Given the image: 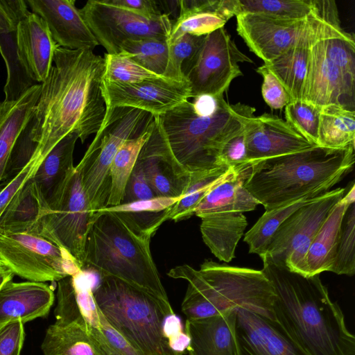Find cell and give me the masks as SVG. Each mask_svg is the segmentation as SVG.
<instances>
[{
    "label": "cell",
    "instance_id": "1",
    "mask_svg": "<svg viewBox=\"0 0 355 355\" xmlns=\"http://www.w3.org/2000/svg\"><path fill=\"white\" fill-rule=\"evenodd\" d=\"M53 62L31 115V137L37 145L33 159L41 160L71 132L84 143L99 130L106 112L104 58L57 46Z\"/></svg>",
    "mask_w": 355,
    "mask_h": 355
},
{
    "label": "cell",
    "instance_id": "2",
    "mask_svg": "<svg viewBox=\"0 0 355 355\" xmlns=\"http://www.w3.org/2000/svg\"><path fill=\"white\" fill-rule=\"evenodd\" d=\"M271 283L276 322L308 355H355V337L320 275L304 276L261 258Z\"/></svg>",
    "mask_w": 355,
    "mask_h": 355
},
{
    "label": "cell",
    "instance_id": "3",
    "mask_svg": "<svg viewBox=\"0 0 355 355\" xmlns=\"http://www.w3.org/2000/svg\"><path fill=\"white\" fill-rule=\"evenodd\" d=\"M254 112L252 107L223 98L216 114L201 116L188 100L155 116L146 142L177 178L189 183L194 175L225 166L219 159L222 147L245 130Z\"/></svg>",
    "mask_w": 355,
    "mask_h": 355
},
{
    "label": "cell",
    "instance_id": "4",
    "mask_svg": "<svg viewBox=\"0 0 355 355\" xmlns=\"http://www.w3.org/2000/svg\"><path fill=\"white\" fill-rule=\"evenodd\" d=\"M152 236L128 213L94 211L83 270L119 279L171 306L151 254Z\"/></svg>",
    "mask_w": 355,
    "mask_h": 355
},
{
    "label": "cell",
    "instance_id": "5",
    "mask_svg": "<svg viewBox=\"0 0 355 355\" xmlns=\"http://www.w3.org/2000/svg\"><path fill=\"white\" fill-rule=\"evenodd\" d=\"M354 164V146H316L253 163L244 187L266 211L270 210L330 191L352 171Z\"/></svg>",
    "mask_w": 355,
    "mask_h": 355
},
{
    "label": "cell",
    "instance_id": "6",
    "mask_svg": "<svg viewBox=\"0 0 355 355\" xmlns=\"http://www.w3.org/2000/svg\"><path fill=\"white\" fill-rule=\"evenodd\" d=\"M188 282L181 305L187 320H198L243 308L275 320L273 287L262 270L231 266L207 259L196 270L187 264L168 272Z\"/></svg>",
    "mask_w": 355,
    "mask_h": 355
},
{
    "label": "cell",
    "instance_id": "7",
    "mask_svg": "<svg viewBox=\"0 0 355 355\" xmlns=\"http://www.w3.org/2000/svg\"><path fill=\"white\" fill-rule=\"evenodd\" d=\"M94 301L109 324L142 355H182L167 335L164 324L174 315L153 295L111 277H100Z\"/></svg>",
    "mask_w": 355,
    "mask_h": 355
},
{
    "label": "cell",
    "instance_id": "8",
    "mask_svg": "<svg viewBox=\"0 0 355 355\" xmlns=\"http://www.w3.org/2000/svg\"><path fill=\"white\" fill-rule=\"evenodd\" d=\"M154 116L130 107L106 110L103 122L83 159L86 162L83 186L91 211L107 207L111 188L110 167L121 146L128 139L145 132Z\"/></svg>",
    "mask_w": 355,
    "mask_h": 355
},
{
    "label": "cell",
    "instance_id": "9",
    "mask_svg": "<svg viewBox=\"0 0 355 355\" xmlns=\"http://www.w3.org/2000/svg\"><path fill=\"white\" fill-rule=\"evenodd\" d=\"M346 189L330 190L292 214L272 235L265 253L273 264L308 276L306 257L315 234Z\"/></svg>",
    "mask_w": 355,
    "mask_h": 355
},
{
    "label": "cell",
    "instance_id": "10",
    "mask_svg": "<svg viewBox=\"0 0 355 355\" xmlns=\"http://www.w3.org/2000/svg\"><path fill=\"white\" fill-rule=\"evenodd\" d=\"M0 260L14 275L30 282H58L83 270L66 250L28 232L0 233Z\"/></svg>",
    "mask_w": 355,
    "mask_h": 355
},
{
    "label": "cell",
    "instance_id": "11",
    "mask_svg": "<svg viewBox=\"0 0 355 355\" xmlns=\"http://www.w3.org/2000/svg\"><path fill=\"white\" fill-rule=\"evenodd\" d=\"M86 162L82 158L74 168L58 209L44 214L31 232L66 250L82 270L93 214L83 186Z\"/></svg>",
    "mask_w": 355,
    "mask_h": 355
},
{
    "label": "cell",
    "instance_id": "12",
    "mask_svg": "<svg viewBox=\"0 0 355 355\" xmlns=\"http://www.w3.org/2000/svg\"><path fill=\"white\" fill-rule=\"evenodd\" d=\"M79 10L108 54L119 53L122 44L128 40L168 39L173 24L164 13L158 18L148 19L105 0L88 1Z\"/></svg>",
    "mask_w": 355,
    "mask_h": 355
},
{
    "label": "cell",
    "instance_id": "13",
    "mask_svg": "<svg viewBox=\"0 0 355 355\" xmlns=\"http://www.w3.org/2000/svg\"><path fill=\"white\" fill-rule=\"evenodd\" d=\"M239 62L253 63L237 48L223 27L206 35L184 73L191 97L205 94L223 97L232 80L243 75Z\"/></svg>",
    "mask_w": 355,
    "mask_h": 355
},
{
    "label": "cell",
    "instance_id": "14",
    "mask_svg": "<svg viewBox=\"0 0 355 355\" xmlns=\"http://www.w3.org/2000/svg\"><path fill=\"white\" fill-rule=\"evenodd\" d=\"M313 24V33L302 100L320 107L338 105L355 111V80L345 75L327 56L314 10Z\"/></svg>",
    "mask_w": 355,
    "mask_h": 355
},
{
    "label": "cell",
    "instance_id": "15",
    "mask_svg": "<svg viewBox=\"0 0 355 355\" xmlns=\"http://www.w3.org/2000/svg\"><path fill=\"white\" fill-rule=\"evenodd\" d=\"M102 92L106 110L130 107L148 112L154 116L191 98L187 80H176L163 76L129 84L103 80Z\"/></svg>",
    "mask_w": 355,
    "mask_h": 355
},
{
    "label": "cell",
    "instance_id": "16",
    "mask_svg": "<svg viewBox=\"0 0 355 355\" xmlns=\"http://www.w3.org/2000/svg\"><path fill=\"white\" fill-rule=\"evenodd\" d=\"M236 17L238 34L250 50L266 63L298 41L309 26L310 16L303 20L250 12Z\"/></svg>",
    "mask_w": 355,
    "mask_h": 355
},
{
    "label": "cell",
    "instance_id": "17",
    "mask_svg": "<svg viewBox=\"0 0 355 355\" xmlns=\"http://www.w3.org/2000/svg\"><path fill=\"white\" fill-rule=\"evenodd\" d=\"M28 12L26 1L0 0V53L7 68L3 101L6 102L17 101L38 84L26 69L18 44V25Z\"/></svg>",
    "mask_w": 355,
    "mask_h": 355
},
{
    "label": "cell",
    "instance_id": "18",
    "mask_svg": "<svg viewBox=\"0 0 355 355\" xmlns=\"http://www.w3.org/2000/svg\"><path fill=\"white\" fill-rule=\"evenodd\" d=\"M245 134L248 160L252 164L316 146L286 121L270 114L253 118Z\"/></svg>",
    "mask_w": 355,
    "mask_h": 355
},
{
    "label": "cell",
    "instance_id": "19",
    "mask_svg": "<svg viewBox=\"0 0 355 355\" xmlns=\"http://www.w3.org/2000/svg\"><path fill=\"white\" fill-rule=\"evenodd\" d=\"M235 338L239 355H308L275 320L248 309H236Z\"/></svg>",
    "mask_w": 355,
    "mask_h": 355
},
{
    "label": "cell",
    "instance_id": "20",
    "mask_svg": "<svg viewBox=\"0 0 355 355\" xmlns=\"http://www.w3.org/2000/svg\"><path fill=\"white\" fill-rule=\"evenodd\" d=\"M33 12L46 24L58 46L71 49L94 50L99 45L83 19L74 0H27Z\"/></svg>",
    "mask_w": 355,
    "mask_h": 355
},
{
    "label": "cell",
    "instance_id": "21",
    "mask_svg": "<svg viewBox=\"0 0 355 355\" xmlns=\"http://www.w3.org/2000/svg\"><path fill=\"white\" fill-rule=\"evenodd\" d=\"M78 135L71 132L63 137L46 155L31 177L44 210L55 211L63 197L73 172V151Z\"/></svg>",
    "mask_w": 355,
    "mask_h": 355
},
{
    "label": "cell",
    "instance_id": "22",
    "mask_svg": "<svg viewBox=\"0 0 355 355\" xmlns=\"http://www.w3.org/2000/svg\"><path fill=\"white\" fill-rule=\"evenodd\" d=\"M41 349L44 355H119L101 329L90 327L83 318L55 320L47 328Z\"/></svg>",
    "mask_w": 355,
    "mask_h": 355
},
{
    "label": "cell",
    "instance_id": "23",
    "mask_svg": "<svg viewBox=\"0 0 355 355\" xmlns=\"http://www.w3.org/2000/svg\"><path fill=\"white\" fill-rule=\"evenodd\" d=\"M53 290L43 282H6L0 288V329L10 322L24 324L46 317L53 304Z\"/></svg>",
    "mask_w": 355,
    "mask_h": 355
},
{
    "label": "cell",
    "instance_id": "24",
    "mask_svg": "<svg viewBox=\"0 0 355 355\" xmlns=\"http://www.w3.org/2000/svg\"><path fill=\"white\" fill-rule=\"evenodd\" d=\"M236 309L212 317L186 320L189 355H239L235 338Z\"/></svg>",
    "mask_w": 355,
    "mask_h": 355
},
{
    "label": "cell",
    "instance_id": "25",
    "mask_svg": "<svg viewBox=\"0 0 355 355\" xmlns=\"http://www.w3.org/2000/svg\"><path fill=\"white\" fill-rule=\"evenodd\" d=\"M18 44L23 62L31 78L38 84L47 78L57 44L44 21L29 12L19 23Z\"/></svg>",
    "mask_w": 355,
    "mask_h": 355
},
{
    "label": "cell",
    "instance_id": "26",
    "mask_svg": "<svg viewBox=\"0 0 355 355\" xmlns=\"http://www.w3.org/2000/svg\"><path fill=\"white\" fill-rule=\"evenodd\" d=\"M252 164L230 167L200 200L194 214L200 218L214 213L254 210L259 203L244 187Z\"/></svg>",
    "mask_w": 355,
    "mask_h": 355
},
{
    "label": "cell",
    "instance_id": "27",
    "mask_svg": "<svg viewBox=\"0 0 355 355\" xmlns=\"http://www.w3.org/2000/svg\"><path fill=\"white\" fill-rule=\"evenodd\" d=\"M317 26L329 59L343 73L355 80V42L340 26L334 1L313 0Z\"/></svg>",
    "mask_w": 355,
    "mask_h": 355
},
{
    "label": "cell",
    "instance_id": "28",
    "mask_svg": "<svg viewBox=\"0 0 355 355\" xmlns=\"http://www.w3.org/2000/svg\"><path fill=\"white\" fill-rule=\"evenodd\" d=\"M355 202V185L331 208L315 234L306 257L308 276L330 271L334 263L343 216L348 206Z\"/></svg>",
    "mask_w": 355,
    "mask_h": 355
},
{
    "label": "cell",
    "instance_id": "29",
    "mask_svg": "<svg viewBox=\"0 0 355 355\" xmlns=\"http://www.w3.org/2000/svg\"><path fill=\"white\" fill-rule=\"evenodd\" d=\"M200 218L204 243L218 260L230 262L248 225L245 216L242 212L230 211L206 214Z\"/></svg>",
    "mask_w": 355,
    "mask_h": 355
},
{
    "label": "cell",
    "instance_id": "30",
    "mask_svg": "<svg viewBox=\"0 0 355 355\" xmlns=\"http://www.w3.org/2000/svg\"><path fill=\"white\" fill-rule=\"evenodd\" d=\"M313 33L312 13L309 26L298 41L278 57L263 64L283 85L292 101L302 100Z\"/></svg>",
    "mask_w": 355,
    "mask_h": 355
},
{
    "label": "cell",
    "instance_id": "31",
    "mask_svg": "<svg viewBox=\"0 0 355 355\" xmlns=\"http://www.w3.org/2000/svg\"><path fill=\"white\" fill-rule=\"evenodd\" d=\"M42 85L31 87L15 102L0 105V184L17 137L33 112Z\"/></svg>",
    "mask_w": 355,
    "mask_h": 355
},
{
    "label": "cell",
    "instance_id": "32",
    "mask_svg": "<svg viewBox=\"0 0 355 355\" xmlns=\"http://www.w3.org/2000/svg\"><path fill=\"white\" fill-rule=\"evenodd\" d=\"M44 214V210L31 178L1 214L0 233H31Z\"/></svg>",
    "mask_w": 355,
    "mask_h": 355
},
{
    "label": "cell",
    "instance_id": "33",
    "mask_svg": "<svg viewBox=\"0 0 355 355\" xmlns=\"http://www.w3.org/2000/svg\"><path fill=\"white\" fill-rule=\"evenodd\" d=\"M355 111L338 105L322 107L320 114L318 146L329 148L354 146Z\"/></svg>",
    "mask_w": 355,
    "mask_h": 355
},
{
    "label": "cell",
    "instance_id": "34",
    "mask_svg": "<svg viewBox=\"0 0 355 355\" xmlns=\"http://www.w3.org/2000/svg\"><path fill=\"white\" fill-rule=\"evenodd\" d=\"M322 195L307 196L266 210L244 235V241L248 245L249 252L262 256L281 224L298 209L315 200Z\"/></svg>",
    "mask_w": 355,
    "mask_h": 355
},
{
    "label": "cell",
    "instance_id": "35",
    "mask_svg": "<svg viewBox=\"0 0 355 355\" xmlns=\"http://www.w3.org/2000/svg\"><path fill=\"white\" fill-rule=\"evenodd\" d=\"M151 125L140 135L126 140L117 151L110 167L111 188L107 207L121 204L124 190L135 166L140 150L153 128Z\"/></svg>",
    "mask_w": 355,
    "mask_h": 355
},
{
    "label": "cell",
    "instance_id": "36",
    "mask_svg": "<svg viewBox=\"0 0 355 355\" xmlns=\"http://www.w3.org/2000/svg\"><path fill=\"white\" fill-rule=\"evenodd\" d=\"M137 161L157 197L181 198L184 193L189 183L177 178L146 142L140 150Z\"/></svg>",
    "mask_w": 355,
    "mask_h": 355
},
{
    "label": "cell",
    "instance_id": "37",
    "mask_svg": "<svg viewBox=\"0 0 355 355\" xmlns=\"http://www.w3.org/2000/svg\"><path fill=\"white\" fill-rule=\"evenodd\" d=\"M230 168L221 166L191 177L184 193L168 208L167 220L178 222L194 215L200 200Z\"/></svg>",
    "mask_w": 355,
    "mask_h": 355
},
{
    "label": "cell",
    "instance_id": "38",
    "mask_svg": "<svg viewBox=\"0 0 355 355\" xmlns=\"http://www.w3.org/2000/svg\"><path fill=\"white\" fill-rule=\"evenodd\" d=\"M120 53L147 70L163 76L168 64V43L162 38L128 40L122 44Z\"/></svg>",
    "mask_w": 355,
    "mask_h": 355
},
{
    "label": "cell",
    "instance_id": "39",
    "mask_svg": "<svg viewBox=\"0 0 355 355\" xmlns=\"http://www.w3.org/2000/svg\"><path fill=\"white\" fill-rule=\"evenodd\" d=\"M313 10V0H236V16L250 12L303 20L307 19Z\"/></svg>",
    "mask_w": 355,
    "mask_h": 355
},
{
    "label": "cell",
    "instance_id": "40",
    "mask_svg": "<svg viewBox=\"0 0 355 355\" xmlns=\"http://www.w3.org/2000/svg\"><path fill=\"white\" fill-rule=\"evenodd\" d=\"M355 202L346 209L331 272L353 276L355 273Z\"/></svg>",
    "mask_w": 355,
    "mask_h": 355
},
{
    "label": "cell",
    "instance_id": "41",
    "mask_svg": "<svg viewBox=\"0 0 355 355\" xmlns=\"http://www.w3.org/2000/svg\"><path fill=\"white\" fill-rule=\"evenodd\" d=\"M205 36L185 34L168 43V60L163 76L176 80H187L184 74L201 47Z\"/></svg>",
    "mask_w": 355,
    "mask_h": 355
},
{
    "label": "cell",
    "instance_id": "42",
    "mask_svg": "<svg viewBox=\"0 0 355 355\" xmlns=\"http://www.w3.org/2000/svg\"><path fill=\"white\" fill-rule=\"evenodd\" d=\"M105 62L103 80L129 84L155 79L159 76L141 67L127 55L105 53Z\"/></svg>",
    "mask_w": 355,
    "mask_h": 355
},
{
    "label": "cell",
    "instance_id": "43",
    "mask_svg": "<svg viewBox=\"0 0 355 355\" xmlns=\"http://www.w3.org/2000/svg\"><path fill=\"white\" fill-rule=\"evenodd\" d=\"M321 108L302 100L291 101L285 107L286 121L309 141L318 146Z\"/></svg>",
    "mask_w": 355,
    "mask_h": 355
},
{
    "label": "cell",
    "instance_id": "44",
    "mask_svg": "<svg viewBox=\"0 0 355 355\" xmlns=\"http://www.w3.org/2000/svg\"><path fill=\"white\" fill-rule=\"evenodd\" d=\"M226 22L227 21L218 15L209 12H198L179 17L173 24L167 42L171 43L185 34L204 36L223 28Z\"/></svg>",
    "mask_w": 355,
    "mask_h": 355
},
{
    "label": "cell",
    "instance_id": "45",
    "mask_svg": "<svg viewBox=\"0 0 355 355\" xmlns=\"http://www.w3.org/2000/svg\"><path fill=\"white\" fill-rule=\"evenodd\" d=\"M32 130L31 116L17 137L12 148L0 190L12 180L33 158L37 145L31 137Z\"/></svg>",
    "mask_w": 355,
    "mask_h": 355
},
{
    "label": "cell",
    "instance_id": "46",
    "mask_svg": "<svg viewBox=\"0 0 355 355\" xmlns=\"http://www.w3.org/2000/svg\"><path fill=\"white\" fill-rule=\"evenodd\" d=\"M257 72L263 77L261 94L270 108L282 109L292 101L283 85L264 64L259 67Z\"/></svg>",
    "mask_w": 355,
    "mask_h": 355
},
{
    "label": "cell",
    "instance_id": "47",
    "mask_svg": "<svg viewBox=\"0 0 355 355\" xmlns=\"http://www.w3.org/2000/svg\"><path fill=\"white\" fill-rule=\"evenodd\" d=\"M157 197L150 187L141 164L137 160L126 184L121 204Z\"/></svg>",
    "mask_w": 355,
    "mask_h": 355
},
{
    "label": "cell",
    "instance_id": "48",
    "mask_svg": "<svg viewBox=\"0 0 355 355\" xmlns=\"http://www.w3.org/2000/svg\"><path fill=\"white\" fill-rule=\"evenodd\" d=\"M180 198L156 197L150 200L106 207L98 211L127 212L132 214L159 212L173 205Z\"/></svg>",
    "mask_w": 355,
    "mask_h": 355
},
{
    "label": "cell",
    "instance_id": "49",
    "mask_svg": "<svg viewBox=\"0 0 355 355\" xmlns=\"http://www.w3.org/2000/svg\"><path fill=\"white\" fill-rule=\"evenodd\" d=\"M245 130L227 140L222 147L219 157L222 166L237 167L250 163Z\"/></svg>",
    "mask_w": 355,
    "mask_h": 355
},
{
    "label": "cell",
    "instance_id": "50",
    "mask_svg": "<svg viewBox=\"0 0 355 355\" xmlns=\"http://www.w3.org/2000/svg\"><path fill=\"white\" fill-rule=\"evenodd\" d=\"M25 333L24 323L19 320L0 329V355H20Z\"/></svg>",
    "mask_w": 355,
    "mask_h": 355
},
{
    "label": "cell",
    "instance_id": "51",
    "mask_svg": "<svg viewBox=\"0 0 355 355\" xmlns=\"http://www.w3.org/2000/svg\"><path fill=\"white\" fill-rule=\"evenodd\" d=\"M41 162L42 160L38 158L31 159L12 180L0 190V216L14 196L34 174Z\"/></svg>",
    "mask_w": 355,
    "mask_h": 355
},
{
    "label": "cell",
    "instance_id": "52",
    "mask_svg": "<svg viewBox=\"0 0 355 355\" xmlns=\"http://www.w3.org/2000/svg\"><path fill=\"white\" fill-rule=\"evenodd\" d=\"M100 329L109 346L119 355H142L113 328L99 310Z\"/></svg>",
    "mask_w": 355,
    "mask_h": 355
},
{
    "label": "cell",
    "instance_id": "53",
    "mask_svg": "<svg viewBox=\"0 0 355 355\" xmlns=\"http://www.w3.org/2000/svg\"><path fill=\"white\" fill-rule=\"evenodd\" d=\"M111 5L128 10L148 19H156L162 14L157 1L153 0H105Z\"/></svg>",
    "mask_w": 355,
    "mask_h": 355
},
{
    "label": "cell",
    "instance_id": "54",
    "mask_svg": "<svg viewBox=\"0 0 355 355\" xmlns=\"http://www.w3.org/2000/svg\"><path fill=\"white\" fill-rule=\"evenodd\" d=\"M220 0H180L178 1L179 15L178 18L188 15L209 12L218 15Z\"/></svg>",
    "mask_w": 355,
    "mask_h": 355
},
{
    "label": "cell",
    "instance_id": "55",
    "mask_svg": "<svg viewBox=\"0 0 355 355\" xmlns=\"http://www.w3.org/2000/svg\"><path fill=\"white\" fill-rule=\"evenodd\" d=\"M223 97L211 94H200L193 97L192 103L195 112L201 116H211L218 111Z\"/></svg>",
    "mask_w": 355,
    "mask_h": 355
},
{
    "label": "cell",
    "instance_id": "56",
    "mask_svg": "<svg viewBox=\"0 0 355 355\" xmlns=\"http://www.w3.org/2000/svg\"><path fill=\"white\" fill-rule=\"evenodd\" d=\"M14 274L9 270L6 269L0 271V288L8 281L13 279Z\"/></svg>",
    "mask_w": 355,
    "mask_h": 355
},
{
    "label": "cell",
    "instance_id": "57",
    "mask_svg": "<svg viewBox=\"0 0 355 355\" xmlns=\"http://www.w3.org/2000/svg\"><path fill=\"white\" fill-rule=\"evenodd\" d=\"M6 269H8V268L4 266L3 262L0 260V271L6 270Z\"/></svg>",
    "mask_w": 355,
    "mask_h": 355
},
{
    "label": "cell",
    "instance_id": "58",
    "mask_svg": "<svg viewBox=\"0 0 355 355\" xmlns=\"http://www.w3.org/2000/svg\"><path fill=\"white\" fill-rule=\"evenodd\" d=\"M0 105H1V103H0Z\"/></svg>",
    "mask_w": 355,
    "mask_h": 355
}]
</instances>
